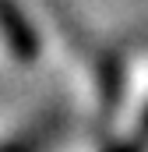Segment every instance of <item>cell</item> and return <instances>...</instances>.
<instances>
[{"mask_svg": "<svg viewBox=\"0 0 148 152\" xmlns=\"http://www.w3.org/2000/svg\"><path fill=\"white\" fill-rule=\"evenodd\" d=\"M42 7H46V14H49V21H53V28H57V36L64 39V46L74 53V60L88 71L92 78V85H95V92L102 96V103L113 106L116 103V92H120V75H116V60H113L106 50H99L92 39L85 36V28L67 18V11H64V4L60 0H39Z\"/></svg>", "mask_w": 148, "mask_h": 152, "instance_id": "1", "label": "cell"}, {"mask_svg": "<svg viewBox=\"0 0 148 152\" xmlns=\"http://www.w3.org/2000/svg\"><path fill=\"white\" fill-rule=\"evenodd\" d=\"M0 39H4V50L21 64H32L39 57V36L18 0H0Z\"/></svg>", "mask_w": 148, "mask_h": 152, "instance_id": "3", "label": "cell"}, {"mask_svg": "<svg viewBox=\"0 0 148 152\" xmlns=\"http://www.w3.org/2000/svg\"><path fill=\"white\" fill-rule=\"evenodd\" d=\"M145 145H148V53H141L134 64L127 113H123V124L110 152H145Z\"/></svg>", "mask_w": 148, "mask_h": 152, "instance_id": "2", "label": "cell"}]
</instances>
